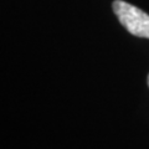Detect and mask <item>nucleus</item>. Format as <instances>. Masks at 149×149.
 I'll return each mask as SVG.
<instances>
[{
	"label": "nucleus",
	"instance_id": "1",
	"mask_svg": "<svg viewBox=\"0 0 149 149\" xmlns=\"http://www.w3.org/2000/svg\"><path fill=\"white\" fill-rule=\"evenodd\" d=\"M113 11L125 30L134 36L149 39V15L123 0H114Z\"/></svg>",
	"mask_w": 149,
	"mask_h": 149
},
{
	"label": "nucleus",
	"instance_id": "2",
	"mask_svg": "<svg viewBox=\"0 0 149 149\" xmlns=\"http://www.w3.org/2000/svg\"><path fill=\"white\" fill-rule=\"evenodd\" d=\"M148 86H149V74H148Z\"/></svg>",
	"mask_w": 149,
	"mask_h": 149
}]
</instances>
